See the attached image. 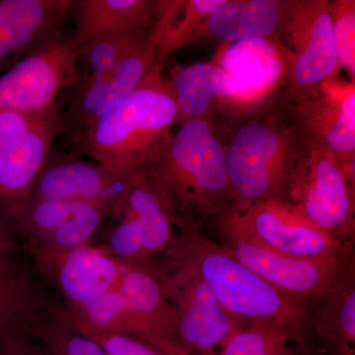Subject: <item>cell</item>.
<instances>
[{
	"mask_svg": "<svg viewBox=\"0 0 355 355\" xmlns=\"http://www.w3.org/2000/svg\"><path fill=\"white\" fill-rule=\"evenodd\" d=\"M118 289L130 310L133 336L167 355H186L177 342V318L151 263L123 266Z\"/></svg>",
	"mask_w": 355,
	"mask_h": 355,
	"instance_id": "obj_19",
	"label": "cell"
},
{
	"mask_svg": "<svg viewBox=\"0 0 355 355\" xmlns=\"http://www.w3.org/2000/svg\"><path fill=\"white\" fill-rule=\"evenodd\" d=\"M313 343L324 355H355V275L310 304V354Z\"/></svg>",
	"mask_w": 355,
	"mask_h": 355,
	"instance_id": "obj_24",
	"label": "cell"
},
{
	"mask_svg": "<svg viewBox=\"0 0 355 355\" xmlns=\"http://www.w3.org/2000/svg\"><path fill=\"white\" fill-rule=\"evenodd\" d=\"M292 106L307 146L330 154L354 170V81L336 76L314 95Z\"/></svg>",
	"mask_w": 355,
	"mask_h": 355,
	"instance_id": "obj_14",
	"label": "cell"
},
{
	"mask_svg": "<svg viewBox=\"0 0 355 355\" xmlns=\"http://www.w3.org/2000/svg\"><path fill=\"white\" fill-rule=\"evenodd\" d=\"M168 249L197 268L222 309L240 328L284 331L296 347L309 352L310 305L280 292L191 224H178L176 237Z\"/></svg>",
	"mask_w": 355,
	"mask_h": 355,
	"instance_id": "obj_2",
	"label": "cell"
},
{
	"mask_svg": "<svg viewBox=\"0 0 355 355\" xmlns=\"http://www.w3.org/2000/svg\"><path fill=\"white\" fill-rule=\"evenodd\" d=\"M221 247L280 292L310 305L355 275L354 254L336 260H304L275 253L217 223Z\"/></svg>",
	"mask_w": 355,
	"mask_h": 355,
	"instance_id": "obj_10",
	"label": "cell"
},
{
	"mask_svg": "<svg viewBox=\"0 0 355 355\" xmlns=\"http://www.w3.org/2000/svg\"><path fill=\"white\" fill-rule=\"evenodd\" d=\"M279 200L345 244L355 237V171L319 149L307 146Z\"/></svg>",
	"mask_w": 355,
	"mask_h": 355,
	"instance_id": "obj_7",
	"label": "cell"
},
{
	"mask_svg": "<svg viewBox=\"0 0 355 355\" xmlns=\"http://www.w3.org/2000/svg\"><path fill=\"white\" fill-rule=\"evenodd\" d=\"M146 165L171 193L178 223L200 228L230 207L225 146L216 119L179 123Z\"/></svg>",
	"mask_w": 355,
	"mask_h": 355,
	"instance_id": "obj_4",
	"label": "cell"
},
{
	"mask_svg": "<svg viewBox=\"0 0 355 355\" xmlns=\"http://www.w3.org/2000/svg\"><path fill=\"white\" fill-rule=\"evenodd\" d=\"M221 132L231 205L243 210L279 200L307 144L295 111L282 94L239 108Z\"/></svg>",
	"mask_w": 355,
	"mask_h": 355,
	"instance_id": "obj_1",
	"label": "cell"
},
{
	"mask_svg": "<svg viewBox=\"0 0 355 355\" xmlns=\"http://www.w3.org/2000/svg\"><path fill=\"white\" fill-rule=\"evenodd\" d=\"M91 338L99 343L108 355H167L135 336L103 335Z\"/></svg>",
	"mask_w": 355,
	"mask_h": 355,
	"instance_id": "obj_32",
	"label": "cell"
},
{
	"mask_svg": "<svg viewBox=\"0 0 355 355\" xmlns=\"http://www.w3.org/2000/svg\"><path fill=\"white\" fill-rule=\"evenodd\" d=\"M216 220L266 249L292 258L336 260L354 254V244L340 241L275 198L243 210L227 209Z\"/></svg>",
	"mask_w": 355,
	"mask_h": 355,
	"instance_id": "obj_9",
	"label": "cell"
},
{
	"mask_svg": "<svg viewBox=\"0 0 355 355\" xmlns=\"http://www.w3.org/2000/svg\"><path fill=\"white\" fill-rule=\"evenodd\" d=\"M153 28L146 31L113 35L84 44L80 48L79 60H83L86 74L80 78L103 73L118 64L147 38Z\"/></svg>",
	"mask_w": 355,
	"mask_h": 355,
	"instance_id": "obj_27",
	"label": "cell"
},
{
	"mask_svg": "<svg viewBox=\"0 0 355 355\" xmlns=\"http://www.w3.org/2000/svg\"><path fill=\"white\" fill-rule=\"evenodd\" d=\"M0 355H51L41 343L22 345L14 349H0Z\"/></svg>",
	"mask_w": 355,
	"mask_h": 355,
	"instance_id": "obj_33",
	"label": "cell"
},
{
	"mask_svg": "<svg viewBox=\"0 0 355 355\" xmlns=\"http://www.w3.org/2000/svg\"><path fill=\"white\" fill-rule=\"evenodd\" d=\"M177 318V342L186 355H217L239 330L197 268L167 249L151 261Z\"/></svg>",
	"mask_w": 355,
	"mask_h": 355,
	"instance_id": "obj_6",
	"label": "cell"
},
{
	"mask_svg": "<svg viewBox=\"0 0 355 355\" xmlns=\"http://www.w3.org/2000/svg\"><path fill=\"white\" fill-rule=\"evenodd\" d=\"M179 116L164 69L84 130L74 146L109 171L130 177L164 146Z\"/></svg>",
	"mask_w": 355,
	"mask_h": 355,
	"instance_id": "obj_3",
	"label": "cell"
},
{
	"mask_svg": "<svg viewBox=\"0 0 355 355\" xmlns=\"http://www.w3.org/2000/svg\"><path fill=\"white\" fill-rule=\"evenodd\" d=\"M167 76L178 110L179 123L193 119H214L221 105L239 97L238 77L214 62L174 65Z\"/></svg>",
	"mask_w": 355,
	"mask_h": 355,
	"instance_id": "obj_21",
	"label": "cell"
},
{
	"mask_svg": "<svg viewBox=\"0 0 355 355\" xmlns=\"http://www.w3.org/2000/svg\"><path fill=\"white\" fill-rule=\"evenodd\" d=\"M80 46L58 35L0 74V109L34 114L51 108L60 91L76 87Z\"/></svg>",
	"mask_w": 355,
	"mask_h": 355,
	"instance_id": "obj_12",
	"label": "cell"
},
{
	"mask_svg": "<svg viewBox=\"0 0 355 355\" xmlns=\"http://www.w3.org/2000/svg\"><path fill=\"white\" fill-rule=\"evenodd\" d=\"M17 233L7 217L0 214V246L18 241Z\"/></svg>",
	"mask_w": 355,
	"mask_h": 355,
	"instance_id": "obj_34",
	"label": "cell"
},
{
	"mask_svg": "<svg viewBox=\"0 0 355 355\" xmlns=\"http://www.w3.org/2000/svg\"><path fill=\"white\" fill-rule=\"evenodd\" d=\"M73 0H0V73L62 34Z\"/></svg>",
	"mask_w": 355,
	"mask_h": 355,
	"instance_id": "obj_18",
	"label": "cell"
},
{
	"mask_svg": "<svg viewBox=\"0 0 355 355\" xmlns=\"http://www.w3.org/2000/svg\"><path fill=\"white\" fill-rule=\"evenodd\" d=\"M132 176H120L99 163L76 156L51 153L30 198L78 200L106 207L110 214L120 202Z\"/></svg>",
	"mask_w": 355,
	"mask_h": 355,
	"instance_id": "obj_15",
	"label": "cell"
},
{
	"mask_svg": "<svg viewBox=\"0 0 355 355\" xmlns=\"http://www.w3.org/2000/svg\"><path fill=\"white\" fill-rule=\"evenodd\" d=\"M35 263L69 312L116 288L125 268L95 244Z\"/></svg>",
	"mask_w": 355,
	"mask_h": 355,
	"instance_id": "obj_17",
	"label": "cell"
},
{
	"mask_svg": "<svg viewBox=\"0 0 355 355\" xmlns=\"http://www.w3.org/2000/svg\"><path fill=\"white\" fill-rule=\"evenodd\" d=\"M50 109L34 114L0 109V154L38 123Z\"/></svg>",
	"mask_w": 355,
	"mask_h": 355,
	"instance_id": "obj_31",
	"label": "cell"
},
{
	"mask_svg": "<svg viewBox=\"0 0 355 355\" xmlns=\"http://www.w3.org/2000/svg\"><path fill=\"white\" fill-rule=\"evenodd\" d=\"M41 345L51 355H108L96 340L81 335L74 328L57 329Z\"/></svg>",
	"mask_w": 355,
	"mask_h": 355,
	"instance_id": "obj_30",
	"label": "cell"
},
{
	"mask_svg": "<svg viewBox=\"0 0 355 355\" xmlns=\"http://www.w3.org/2000/svg\"><path fill=\"white\" fill-rule=\"evenodd\" d=\"M296 0H225L217 7L200 31L225 43L272 39L279 42Z\"/></svg>",
	"mask_w": 355,
	"mask_h": 355,
	"instance_id": "obj_22",
	"label": "cell"
},
{
	"mask_svg": "<svg viewBox=\"0 0 355 355\" xmlns=\"http://www.w3.org/2000/svg\"><path fill=\"white\" fill-rule=\"evenodd\" d=\"M159 0H73V38L81 46L94 40L151 29Z\"/></svg>",
	"mask_w": 355,
	"mask_h": 355,
	"instance_id": "obj_23",
	"label": "cell"
},
{
	"mask_svg": "<svg viewBox=\"0 0 355 355\" xmlns=\"http://www.w3.org/2000/svg\"><path fill=\"white\" fill-rule=\"evenodd\" d=\"M101 205L67 200L29 198L7 216L35 261L94 244L106 222Z\"/></svg>",
	"mask_w": 355,
	"mask_h": 355,
	"instance_id": "obj_11",
	"label": "cell"
},
{
	"mask_svg": "<svg viewBox=\"0 0 355 355\" xmlns=\"http://www.w3.org/2000/svg\"><path fill=\"white\" fill-rule=\"evenodd\" d=\"M291 343L294 345L293 338L284 331L243 327L217 355H282Z\"/></svg>",
	"mask_w": 355,
	"mask_h": 355,
	"instance_id": "obj_28",
	"label": "cell"
},
{
	"mask_svg": "<svg viewBox=\"0 0 355 355\" xmlns=\"http://www.w3.org/2000/svg\"><path fill=\"white\" fill-rule=\"evenodd\" d=\"M225 0H159L156 27L158 62L165 67L171 55L200 39L205 20Z\"/></svg>",
	"mask_w": 355,
	"mask_h": 355,
	"instance_id": "obj_25",
	"label": "cell"
},
{
	"mask_svg": "<svg viewBox=\"0 0 355 355\" xmlns=\"http://www.w3.org/2000/svg\"><path fill=\"white\" fill-rule=\"evenodd\" d=\"M279 43L286 80L282 94L291 105L314 95L338 76L340 67L334 44L331 1L296 0Z\"/></svg>",
	"mask_w": 355,
	"mask_h": 355,
	"instance_id": "obj_8",
	"label": "cell"
},
{
	"mask_svg": "<svg viewBox=\"0 0 355 355\" xmlns=\"http://www.w3.org/2000/svg\"><path fill=\"white\" fill-rule=\"evenodd\" d=\"M157 69L158 33L156 22L147 38L127 58L103 73L80 78L67 111L62 130L72 144L88 127L132 94Z\"/></svg>",
	"mask_w": 355,
	"mask_h": 355,
	"instance_id": "obj_13",
	"label": "cell"
},
{
	"mask_svg": "<svg viewBox=\"0 0 355 355\" xmlns=\"http://www.w3.org/2000/svg\"><path fill=\"white\" fill-rule=\"evenodd\" d=\"M118 209L130 212L141 224L146 254L151 261L164 254L174 241L179 219L176 205L148 165L132 175L120 202L110 214Z\"/></svg>",
	"mask_w": 355,
	"mask_h": 355,
	"instance_id": "obj_20",
	"label": "cell"
},
{
	"mask_svg": "<svg viewBox=\"0 0 355 355\" xmlns=\"http://www.w3.org/2000/svg\"><path fill=\"white\" fill-rule=\"evenodd\" d=\"M331 28L336 58L340 69L355 80V1H331Z\"/></svg>",
	"mask_w": 355,
	"mask_h": 355,
	"instance_id": "obj_29",
	"label": "cell"
},
{
	"mask_svg": "<svg viewBox=\"0 0 355 355\" xmlns=\"http://www.w3.org/2000/svg\"><path fill=\"white\" fill-rule=\"evenodd\" d=\"M62 328H74L69 311L20 240L0 246V349L41 343Z\"/></svg>",
	"mask_w": 355,
	"mask_h": 355,
	"instance_id": "obj_5",
	"label": "cell"
},
{
	"mask_svg": "<svg viewBox=\"0 0 355 355\" xmlns=\"http://www.w3.org/2000/svg\"><path fill=\"white\" fill-rule=\"evenodd\" d=\"M62 111L55 103L35 123L0 154V214L7 217L31 198L33 187L46 160L58 133L62 130Z\"/></svg>",
	"mask_w": 355,
	"mask_h": 355,
	"instance_id": "obj_16",
	"label": "cell"
},
{
	"mask_svg": "<svg viewBox=\"0 0 355 355\" xmlns=\"http://www.w3.org/2000/svg\"><path fill=\"white\" fill-rule=\"evenodd\" d=\"M282 355H312L309 352H304V350L299 349L297 347H292L291 345H287L286 349H284Z\"/></svg>",
	"mask_w": 355,
	"mask_h": 355,
	"instance_id": "obj_35",
	"label": "cell"
},
{
	"mask_svg": "<svg viewBox=\"0 0 355 355\" xmlns=\"http://www.w3.org/2000/svg\"><path fill=\"white\" fill-rule=\"evenodd\" d=\"M69 313L76 330L89 338L135 334L127 301L118 287Z\"/></svg>",
	"mask_w": 355,
	"mask_h": 355,
	"instance_id": "obj_26",
	"label": "cell"
}]
</instances>
